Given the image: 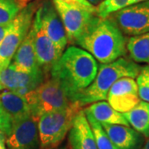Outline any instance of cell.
Here are the masks:
<instances>
[{"mask_svg":"<svg viewBox=\"0 0 149 149\" xmlns=\"http://www.w3.org/2000/svg\"><path fill=\"white\" fill-rule=\"evenodd\" d=\"M85 109L90 112L91 115L100 123L129 126L123 114L116 111L108 102L104 100L93 103L90 104V106L86 107Z\"/></svg>","mask_w":149,"mask_h":149,"instance_id":"cell-18","label":"cell"},{"mask_svg":"<svg viewBox=\"0 0 149 149\" xmlns=\"http://www.w3.org/2000/svg\"><path fill=\"white\" fill-rule=\"evenodd\" d=\"M59 1L65 3L67 4H70V5L76 6V7H79L81 8H84V9L92 12V13L96 14V7L91 4L86 0H59Z\"/></svg>","mask_w":149,"mask_h":149,"instance_id":"cell-26","label":"cell"},{"mask_svg":"<svg viewBox=\"0 0 149 149\" xmlns=\"http://www.w3.org/2000/svg\"><path fill=\"white\" fill-rule=\"evenodd\" d=\"M24 98L30 107L31 114L37 119L46 113L63 109L74 104L64 88L52 76Z\"/></svg>","mask_w":149,"mask_h":149,"instance_id":"cell-5","label":"cell"},{"mask_svg":"<svg viewBox=\"0 0 149 149\" xmlns=\"http://www.w3.org/2000/svg\"><path fill=\"white\" fill-rule=\"evenodd\" d=\"M41 24L44 32L64 52L68 40L63 22L52 0H45L38 8Z\"/></svg>","mask_w":149,"mask_h":149,"instance_id":"cell-13","label":"cell"},{"mask_svg":"<svg viewBox=\"0 0 149 149\" xmlns=\"http://www.w3.org/2000/svg\"><path fill=\"white\" fill-rule=\"evenodd\" d=\"M106 100L116 111L129 112L141 101L136 80L129 77L117 80L108 92Z\"/></svg>","mask_w":149,"mask_h":149,"instance_id":"cell-12","label":"cell"},{"mask_svg":"<svg viewBox=\"0 0 149 149\" xmlns=\"http://www.w3.org/2000/svg\"><path fill=\"white\" fill-rule=\"evenodd\" d=\"M141 66L132 60L118 59L109 64H101L98 70L95 79L86 89L74 98V103L80 107L105 100L108 92L117 80L124 77L137 78Z\"/></svg>","mask_w":149,"mask_h":149,"instance_id":"cell-3","label":"cell"},{"mask_svg":"<svg viewBox=\"0 0 149 149\" xmlns=\"http://www.w3.org/2000/svg\"><path fill=\"white\" fill-rule=\"evenodd\" d=\"M85 116L91 125L92 132L94 133L95 139L96 142V146L98 149H118L111 142L109 136L105 133L104 129L102 127L101 123H99L95 118L91 115L90 112L84 109Z\"/></svg>","mask_w":149,"mask_h":149,"instance_id":"cell-22","label":"cell"},{"mask_svg":"<svg viewBox=\"0 0 149 149\" xmlns=\"http://www.w3.org/2000/svg\"><path fill=\"white\" fill-rule=\"evenodd\" d=\"M0 149H7L6 138L4 136H0Z\"/></svg>","mask_w":149,"mask_h":149,"instance_id":"cell-28","label":"cell"},{"mask_svg":"<svg viewBox=\"0 0 149 149\" xmlns=\"http://www.w3.org/2000/svg\"><path fill=\"white\" fill-rule=\"evenodd\" d=\"M39 6L37 2L29 3L12 22L10 29L0 43V71L10 65L17 48L27 36Z\"/></svg>","mask_w":149,"mask_h":149,"instance_id":"cell-6","label":"cell"},{"mask_svg":"<svg viewBox=\"0 0 149 149\" xmlns=\"http://www.w3.org/2000/svg\"><path fill=\"white\" fill-rule=\"evenodd\" d=\"M86 1H88L91 4H92L93 6L96 7V6L99 5L100 3H102L104 0H86Z\"/></svg>","mask_w":149,"mask_h":149,"instance_id":"cell-29","label":"cell"},{"mask_svg":"<svg viewBox=\"0 0 149 149\" xmlns=\"http://www.w3.org/2000/svg\"><path fill=\"white\" fill-rule=\"evenodd\" d=\"M69 142L72 149H98L84 109L80 110L74 117L69 131Z\"/></svg>","mask_w":149,"mask_h":149,"instance_id":"cell-14","label":"cell"},{"mask_svg":"<svg viewBox=\"0 0 149 149\" xmlns=\"http://www.w3.org/2000/svg\"><path fill=\"white\" fill-rule=\"evenodd\" d=\"M0 108L13 123L31 115L30 107L26 99L6 90L0 93Z\"/></svg>","mask_w":149,"mask_h":149,"instance_id":"cell-17","label":"cell"},{"mask_svg":"<svg viewBox=\"0 0 149 149\" xmlns=\"http://www.w3.org/2000/svg\"><path fill=\"white\" fill-rule=\"evenodd\" d=\"M3 87H2V86H1V85H0V91H3Z\"/></svg>","mask_w":149,"mask_h":149,"instance_id":"cell-32","label":"cell"},{"mask_svg":"<svg viewBox=\"0 0 149 149\" xmlns=\"http://www.w3.org/2000/svg\"><path fill=\"white\" fill-rule=\"evenodd\" d=\"M127 51L133 61L149 64V32L130 37L127 42Z\"/></svg>","mask_w":149,"mask_h":149,"instance_id":"cell-20","label":"cell"},{"mask_svg":"<svg viewBox=\"0 0 149 149\" xmlns=\"http://www.w3.org/2000/svg\"><path fill=\"white\" fill-rule=\"evenodd\" d=\"M74 45L91 54L101 64H109L127 53V40L109 17L95 16Z\"/></svg>","mask_w":149,"mask_h":149,"instance_id":"cell-2","label":"cell"},{"mask_svg":"<svg viewBox=\"0 0 149 149\" xmlns=\"http://www.w3.org/2000/svg\"><path fill=\"white\" fill-rule=\"evenodd\" d=\"M129 5L130 0H104L96 7V15L100 18H107Z\"/></svg>","mask_w":149,"mask_h":149,"instance_id":"cell-23","label":"cell"},{"mask_svg":"<svg viewBox=\"0 0 149 149\" xmlns=\"http://www.w3.org/2000/svg\"><path fill=\"white\" fill-rule=\"evenodd\" d=\"M28 3L29 0H0V24L13 21Z\"/></svg>","mask_w":149,"mask_h":149,"instance_id":"cell-21","label":"cell"},{"mask_svg":"<svg viewBox=\"0 0 149 149\" xmlns=\"http://www.w3.org/2000/svg\"><path fill=\"white\" fill-rule=\"evenodd\" d=\"M6 146L8 149H40L38 119L31 114L13 123Z\"/></svg>","mask_w":149,"mask_h":149,"instance_id":"cell-11","label":"cell"},{"mask_svg":"<svg viewBox=\"0 0 149 149\" xmlns=\"http://www.w3.org/2000/svg\"><path fill=\"white\" fill-rule=\"evenodd\" d=\"M47 77L49 76L42 70L36 72H26L17 70L10 64L6 69L0 71V85L3 90L24 97L35 90Z\"/></svg>","mask_w":149,"mask_h":149,"instance_id":"cell-10","label":"cell"},{"mask_svg":"<svg viewBox=\"0 0 149 149\" xmlns=\"http://www.w3.org/2000/svg\"><path fill=\"white\" fill-rule=\"evenodd\" d=\"M123 114L133 129L149 138V102L141 100L133 109Z\"/></svg>","mask_w":149,"mask_h":149,"instance_id":"cell-19","label":"cell"},{"mask_svg":"<svg viewBox=\"0 0 149 149\" xmlns=\"http://www.w3.org/2000/svg\"><path fill=\"white\" fill-rule=\"evenodd\" d=\"M12 22H8V23H5V24H0V43L6 36L7 32L10 29L11 26H12Z\"/></svg>","mask_w":149,"mask_h":149,"instance_id":"cell-27","label":"cell"},{"mask_svg":"<svg viewBox=\"0 0 149 149\" xmlns=\"http://www.w3.org/2000/svg\"><path fill=\"white\" fill-rule=\"evenodd\" d=\"M148 0H130V5L132 4H135V3H142V2H145Z\"/></svg>","mask_w":149,"mask_h":149,"instance_id":"cell-30","label":"cell"},{"mask_svg":"<svg viewBox=\"0 0 149 149\" xmlns=\"http://www.w3.org/2000/svg\"><path fill=\"white\" fill-rule=\"evenodd\" d=\"M83 109L77 103L69 107L49 112L38 118L40 149H54L65 138L78 112Z\"/></svg>","mask_w":149,"mask_h":149,"instance_id":"cell-4","label":"cell"},{"mask_svg":"<svg viewBox=\"0 0 149 149\" xmlns=\"http://www.w3.org/2000/svg\"><path fill=\"white\" fill-rule=\"evenodd\" d=\"M143 149H149V139L147 141V143H145V145H144Z\"/></svg>","mask_w":149,"mask_h":149,"instance_id":"cell-31","label":"cell"},{"mask_svg":"<svg viewBox=\"0 0 149 149\" xmlns=\"http://www.w3.org/2000/svg\"><path fill=\"white\" fill-rule=\"evenodd\" d=\"M102 127L118 149H136L141 142L139 132L129 126L101 123Z\"/></svg>","mask_w":149,"mask_h":149,"instance_id":"cell-15","label":"cell"},{"mask_svg":"<svg viewBox=\"0 0 149 149\" xmlns=\"http://www.w3.org/2000/svg\"><path fill=\"white\" fill-rule=\"evenodd\" d=\"M137 85L140 100L149 102V65L141 68L137 76Z\"/></svg>","mask_w":149,"mask_h":149,"instance_id":"cell-24","label":"cell"},{"mask_svg":"<svg viewBox=\"0 0 149 149\" xmlns=\"http://www.w3.org/2000/svg\"><path fill=\"white\" fill-rule=\"evenodd\" d=\"M99 65L94 56L82 48L71 46L64 51L50 72L68 94L70 100L95 79Z\"/></svg>","mask_w":149,"mask_h":149,"instance_id":"cell-1","label":"cell"},{"mask_svg":"<svg viewBox=\"0 0 149 149\" xmlns=\"http://www.w3.org/2000/svg\"><path fill=\"white\" fill-rule=\"evenodd\" d=\"M31 31L33 35L34 49L37 63L43 72L50 76V72L54 65L56 63L63 52L43 31L38 10L34 15Z\"/></svg>","mask_w":149,"mask_h":149,"instance_id":"cell-9","label":"cell"},{"mask_svg":"<svg viewBox=\"0 0 149 149\" xmlns=\"http://www.w3.org/2000/svg\"><path fill=\"white\" fill-rule=\"evenodd\" d=\"M120 31L130 37L149 32V0L129 5L109 17Z\"/></svg>","mask_w":149,"mask_h":149,"instance_id":"cell-7","label":"cell"},{"mask_svg":"<svg viewBox=\"0 0 149 149\" xmlns=\"http://www.w3.org/2000/svg\"><path fill=\"white\" fill-rule=\"evenodd\" d=\"M63 22L68 43L74 45L78 38L91 24L95 13L59 0H52Z\"/></svg>","mask_w":149,"mask_h":149,"instance_id":"cell-8","label":"cell"},{"mask_svg":"<svg viewBox=\"0 0 149 149\" xmlns=\"http://www.w3.org/2000/svg\"><path fill=\"white\" fill-rule=\"evenodd\" d=\"M59 149H65V148H59Z\"/></svg>","mask_w":149,"mask_h":149,"instance_id":"cell-33","label":"cell"},{"mask_svg":"<svg viewBox=\"0 0 149 149\" xmlns=\"http://www.w3.org/2000/svg\"><path fill=\"white\" fill-rule=\"evenodd\" d=\"M10 64L17 70L26 72H36L42 70L36 58L33 35L31 29L26 38L17 48Z\"/></svg>","mask_w":149,"mask_h":149,"instance_id":"cell-16","label":"cell"},{"mask_svg":"<svg viewBox=\"0 0 149 149\" xmlns=\"http://www.w3.org/2000/svg\"><path fill=\"white\" fill-rule=\"evenodd\" d=\"M13 122L11 118L0 108V136L7 137L10 132Z\"/></svg>","mask_w":149,"mask_h":149,"instance_id":"cell-25","label":"cell"}]
</instances>
